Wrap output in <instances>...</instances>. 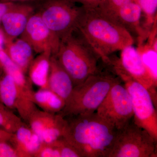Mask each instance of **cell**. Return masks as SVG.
<instances>
[{
	"label": "cell",
	"instance_id": "6da1fadb",
	"mask_svg": "<svg viewBox=\"0 0 157 157\" xmlns=\"http://www.w3.org/2000/svg\"><path fill=\"white\" fill-rule=\"evenodd\" d=\"M63 137L80 157H107L118 130L95 112L65 117Z\"/></svg>",
	"mask_w": 157,
	"mask_h": 157
},
{
	"label": "cell",
	"instance_id": "7a4b0ae2",
	"mask_svg": "<svg viewBox=\"0 0 157 157\" xmlns=\"http://www.w3.org/2000/svg\"><path fill=\"white\" fill-rule=\"evenodd\" d=\"M82 6L77 28L102 62H106L116 52L134 45L135 39L131 34L98 7Z\"/></svg>",
	"mask_w": 157,
	"mask_h": 157
},
{
	"label": "cell",
	"instance_id": "3957f363",
	"mask_svg": "<svg viewBox=\"0 0 157 157\" xmlns=\"http://www.w3.org/2000/svg\"><path fill=\"white\" fill-rule=\"evenodd\" d=\"M54 56L70 75L74 86L101 68L99 64L101 57L77 28L60 39Z\"/></svg>",
	"mask_w": 157,
	"mask_h": 157
},
{
	"label": "cell",
	"instance_id": "277c9868",
	"mask_svg": "<svg viewBox=\"0 0 157 157\" xmlns=\"http://www.w3.org/2000/svg\"><path fill=\"white\" fill-rule=\"evenodd\" d=\"M88 77L74 86L70 98L59 113L64 117L95 112L108 92L116 83L122 81L109 66Z\"/></svg>",
	"mask_w": 157,
	"mask_h": 157
},
{
	"label": "cell",
	"instance_id": "5b68a950",
	"mask_svg": "<svg viewBox=\"0 0 157 157\" xmlns=\"http://www.w3.org/2000/svg\"><path fill=\"white\" fill-rule=\"evenodd\" d=\"M156 157L157 141L133 119L117 135L107 157Z\"/></svg>",
	"mask_w": 157,
	"mask_h": 157
},
{
	"label": "cell",
	"instance_id": "8992f818",
	"mask_svg": "<svg viewBox=\"0 0 157 157\" xmlns=\"http://www.w3.org/2000/svg\"><path fill=\"white\" fill-rule=\"evenodd\" d=\"M82 6L68 0H44L36 11L48 28L60 39L77 28Z\"/></svg>",
	"mask_w": 157,
	"mask_h": 157
},
{
	"label": "cell",
	"instance_id": "52a82bcc",
	"mask_svg": "<svg viewBox=\"0 0 157 157\" xmlns=\"http://www.w3.org/2000/svg\"><path fill=\"white\" fill-rule=\"evenodd\" d=\"M121 51L120 57L109 56L105 63L110 67L117 76L124 75L143 85L148 90L156 106L157 81L144 65L139 51L133 45H130Z\"/></svg>",
	"mask_w": 157,
	"mask_h": 157
},
{
	"label": "cell",
	"instance_id": "ba28073f",
	"mask_svg": "<svg viewBox=\"0 0 157 157\" xmlns=\"http://www.w3.org/2000/svg\"><path fill=\"white\" fill-rule=\"evenodd\" d=\"M132 99L135 123L146 130L157 141V113L150 94L143 85L124 76H119Z\"/></svg>",
	"mask_w": 157,
	"mask_h": 157
},
{
	"label": "cell",
	"instance_id": "9c48e42d",
	"mask_svg": "<svg viewBox=\"0 0 157 157\" xmlns=\"http://www.w3.org/2000/svg\"><path fill=\"white\" fill-rule=\"evenodd\" d=\"M122 82L111 87L96 111L118 131L123 128L134 117L131 96Z\"/></svg>",
	"mask_w": 157,
	"mask_h": 157
},
{
	"label": "cell",
	"instance_id": "30bf717a",
	"mask_svg": "<svg viewBox=\"0 0 157 157\" xmlns=\"http://www.w3.org/2000/svg\"><path fill=\"white\" fill-rule=\"evenodd\" d=\"M19 38L28 42L34 52H49L55 56L60 39L43 21L36 11L29 19L23 33Z\"/></svg>",
	"mask_w": 157,
	"mask_h": 157
},
{
	"label": "cell",
	"instance_id": "8fae6325",
	"mask_svg": "<svg viewBox=\"0 0 157 157\" xmlns=\"http://www.w3.org/2000/svg\"><path fill=\"white\" fill-rule=\"evenodd\" d=\"M0 103L13 111L17 110L20 117L27 123L32 113L37 109L32 97L5 72L0 76Z\"/></svg>",
	"mask_w": 157,
	"mask_h": 157
},
{
	"label": "cell",
	"instance_id": "7c38bea8",
	"mask_svg": "<svg viewBox=\"0 0 157 157\" xmlns=\"http://www.w3.org/2000/svg\"><path fill=\"white\" fill-rule=\"evenodd\" d=\"M27 123L42 142L50 143L63 137L67 121L59 113H50L37 108L30 116Z\"/></svg>",
	"mask_w": 157,
	"mask_h": 157
},
{
	"label": "cell",
	"instance_id": "4fadbf2b",
	"mask_svg": "<svg viewBox=\"0 0 157 157\" xmlns=\"http://www.w3.org/2000/svg\"><path fill=\"white\" fill-rule=\"evenodd\" d=\"M36 9L35 4L14 3L4 14L1 21V27L5 39L14 41L19 38Z\"/></svg>",
	"mask_w": 157,
	"mask_h": 157
},
{
	"label": "cell",
	"instance_id": "5bb4252c",
	"mask_svg": "<svg viewBox=\"0 0 157 157\" xmlns=\"http://www.w3.org/2000/svg\"><path fill=\"white\" fill-rule=\"evenodd\" d=\"M109 17L126 29L132 36L137 37L139 46L143 45L144 42L147 39L141 22L142 10L135 1L123 6Z\"/></svg>",
	"mask_w": 157,
	"mask_h": 157
},
{
	"label": "cell",
	"instance_id": "9a60e30c",
	"mask_svg": "<svg viewBox=\"0 0 157 157\" xmlns=\"http://www.w3.org/2000/svg\"><path fill=\"white\" fill-rule=\"evenodd\" d=\"M48 87L65 103L70 98L74 87L70 75L53 56L50 59Z\"/></svg>",
	"mask_w": 157,
	"mask_h": 157
},
{
	"label": "cell",
	"instance_id": "2e32d148",
	"mask_svg": "<svg viewBox=\"0 0 157 157\" xmlns=\"http://www.w3.org/2000/svg\"><path fill=\"white\" fill-rule=\"evenodd\" d=\"M9 142L16 150L18 157H33L42 141L25 124L12 134Z\"/></svg>",
	"mask_w": 157,
	"mask_h": 157
},
{
	"label": "cell",
	"instance_id": "e0dca14e",
	"mask_svg": "<svg viewBox=\"0 0 157 157\" xmlns=\"http://www.w3.org/2000/svg\"><path fill=\"white\" fill-rule=\"evenodd\" d=\"M4 49L11 60L26 74L34 59V52L30 45L19 37L14 41L5 39Z\"/></svg>",
	"mask_w": 157,
	"mask_h": 157
},
{
	"label": "cell",
	"instance_id": "ac0fdd59",
	"mask_svg": "<svg viewBox=\"0 0 157 157\" xmlns=\"http://www.w3.org/2000/svg\"><path fill=\"white\" fill-rule=\"evenodd\" d=\"M52 56L49 52L39 54L34 58L29 68V77L33 84L40 88L48 89V78L50 70V59Z\"/></svg>",
	"mask_w": 157,
	"mask_h": 157
},
{
	"label": "cell",
	"instance_id": "d6986e66",
	"mask_svg": "<svg viewBox=\"0 0 157 157\" xmlns=\"http://www.w3.org/2000/svg\"><path fill=\"white\" fill-rule=\"evenodd\" d=\"M0 64L4 72L11 76L17 86L32 97L34 91L30 79L11 60L4 49H0Z\"/></svg>",
	"mask_w": 157,
	"mask_h": 157
},
{
	"label": "cell",
	"instance_id": "ffe728a7",
	"mask_svg": "<svg viewBox=\"0 0 157 157\" xmlns=\"http://www.w3.org/2000/svg\"><path fill=\"white\" fill-rule=\"evenodd\" d=\"M32 100L42 110L52 113H59L66 104L61 98L49 89L40 88L34 91Z\"/></svg>",
	"mask_w": 157,
	"mask_h": 157
},
{
	"label": "cell",
	"instance_id": "44dd1931",
	"mask_svg": "<svg viewBox=\"0 0 157 157\" xmlns=\"http://www.w3.org/2000/svg\"><path fill=\"white\" fill-rule=\"evenodd\" d=\"M142 10V27L148 37L154 28L157 26V0H134Z\"/></svg>",
	"mask_w": 157,
	"mask_h": 157
},
{
	"label": "cell",
	"instance_id": "7402d4cb",
	"mask_svg": "<svg viewBox=\"0 0 157 157\" xmlns=\"http://www.w3.org/2000/svg\"><path fill=\"white\" fill-rule=\"evenodd\" d=\"M25 123L13 110L0 103V128L14 133Z\"/></svg>",
	"mask_w": 157,
	"mask_h": 157
},
{
	"label": "cell",
	"instance_id": "603a6c76",
	"mask_svg": "<svg viewBox=\"0 0 157 157\" xmlns=\"http://www.w3.org/2000/svg\"><path fill=\"white\" fill-rule=\"evenodd\" d=\"M134 0H104L98 7L101 12L109 17L123 6Z\"/></svg>",
	"mask_w": 157,
	"mask_h": 157
},
{
	"label": "cell",
	"instance_id": "cb8c5ba5",
	"mask_svg": "<svg viewBox=\"0 0 157 157\" xmlns=\"http://www.w3.org/2000/svg\"><path fill=\"white\" fill-rule=\"evenodd\" d=\"M60 157H80V155L63 137L55 140Z\"/></svg>",
	"mask_w": 157,
	"mask_h": 157
},
{
	"label": "cell",
	"instance_id": "d4e9b609",
	"mask_svg": "<svg viewBox=\"0 0 157 157\" xmlns=\"http://www.w3.org/2000/svg\"><path fill=\"white\" fill-rule=\"evenodd\" d=\"M33 157H60L54 141L50 143L42 142Z\"/></svg>",
	"mask_w": 157,
	"mask_h": 157
},
{
	"label": "cell",
	"instance_id": "484cf974",
	"mask_svg": "<svg viewBox=\"0 0 157 157\" xmlns=\"http://www.w3.org/2000/svg\"><path fill=\"white\" fill-rule=\"evenodd\" d=\"M0 157H18L17 151L7 141L0 142Z\"/></svg>",
	"mask_w": 157,
	"mask_h": 157
},
{
	"label": "cell",
	"instance_id": "4316f807",
	"mask_svg": "<svg viewBox=\"0 0 157 157\" xmlns=\"http://www.w3.org/2000/svg\"><path fill=\"white\" fill-rule=\"evenodd\" d=\"M74 3H79L84 7L96 8L100 6L104 0H68Z\"/></svg>",
	"mask_w": 157,
	"mask_h": 157
},
{
	"label": "cell",
	"instance_id": "83f0119b",
	"mask_svg": "<svg viewBox=\"0 0 157 157\" xmlns=\"http://www.w3.org/2000/svg\"><path fill=\"white\" fill-rule=\"evenodd\" d=\"M14 3L0 2V27L1 21L4 14L13 6Z\"/></svg>",
	"mask_w": 157,
	"mask_h": 157
},
{
	"label": "cell",
	"instance_id": "f1b7e54d",
	"mask_svg": "<svg viewBox=\"0 0 157 157\" xmlns=\"http://www.w3.org/2000/svg\"><path fill=\"white\" fill-rule=\"evenodd\" d=\"M12 134L13 133L7 132L4 129L0 128V142H3V141L9 142Z\"/></svg>",
	"mask_w": 157,
	"mask_h": 157
},
{
	"label": "cell",
	"instance_id": "f546056e",
	"mask_svg": "<svg viewBox=\"0 0 157 157\" xmlns=\"http://www.w3.org/2000/svg\"><path fill=\"white\" fill-rule=\"evenodd\" d=\"M44 0H0V2H10L12 3H29L37 5Z\"/></svg>",
	"mask_w": 157,
	"mask_h": 157
},
{
	"label": "cell",
	"instance_id": "4dcf8cb0",
	"mask_svg": "<svg viewBox=\"0 0 157 157\" xmlns=\"http://www.w3.org/2000/svg\"><path fill=\"white\" fill-rule=\"evenodd\" d=\"M0 72H4V71H3V70H2V66H1V64H0Z\"/></svg>",
	"mask_w": 157,
	"mask_h": 157
},
{
	"label": "cell",
	"instance_id": "1f68e13d",
	"mask_svg": "<svg viewBox=\"0 0 157 157\" xmlns=\"http://www.w3.org/2000/svg\"><path fill=\"white\" fill-rule=\"evenodd\" d=\"M3 73H4V72H3V73H2V72H0V76H1V75H2V74H3Z\"/></svg>",
	"mask_w": 157,
	"mask_h": 157
}]
</instances>
